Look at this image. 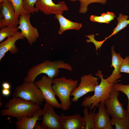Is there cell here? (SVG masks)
<instances>
[{
  "instance_id": "obj_25",
  "label": "cell",
  "mask_w": 129,
  "mask_h": 129,
  "mask_svg": "<svg viewBox=\"0 0 129 129\" xmlns=\"http://www.w3.org/2000/svg\"><path fill=\"white\" fill-rule=\"evenodd\" d=\"M38 0H23V7L26 12L31 14L35 12H38L39 10L35 6Z\"/></svg>"
},
{
  "instance_id": "obj_21",
  "label": "cell",
  "mask_w": 129,
  "mask_h": 129,
  "mask_svg": "<svg viewBox=\"0 0 129 129\" xmlns=\"http://www.w3.org/2000/svg\"><path fill=\"white\" fill-rule=\"evenodd\" d=\"M17 26H7L1 28L0 30V42L6 38L11 37L18 32Z\"/></svg>"
},
{
  "instance_id": "obj_7",
  "label": "cell",
  "mask_w": 129,
  "mask_h": 129,
  "mask_svg": "<svg viewBox=\"0 0 129 129\" xmlns=\"http://www.w3.org/2000/svg\"><path fill=\"white\" fill-rule=\"evenodd\" d=\"M99 78L93 76L91 74L82 76L78 85L71 94L70 96H73L72 101L77 102L79 98L87 93L94 92L95 87L98 85Z\"/></svg>"
},
{
  "instance_id": "obj_27",
  "label": "cell",
  "mask_w": 129,
  "mask_h": 129,
  "mask_svg": "<svg viewBox=\"0 0 129 129\" xmlns=\"http://www.w3.org/2000/svg\"><path fill=\"white\" fill-rule=\"evenodd\" d=\"M95 35L94 34H93L85 35V36L89 38V39L86 40V42L89 43L91 42L93 43L95 46L96 50L97 51L98 48H99V49H100L102 45L105 40L104 39L101 41H97L94 38Z\"/></svg>"
},
{
  "instance_id": "obj_5",
  "label": "cell",
  "mask_w": 129,
  "mask_h": 129,
  "mask_svg": "<svg viewBox=\"0 0 129 129\" xmlns=\"http://www.w3.org/2000/svg\"><path fill=\"white\" fill-rule=\"evenodd\" d=\"M12 97H20L39 106L42 104L44 99L42 91L34 82L24 81L15 87Z\"/></svg>"
},
{
  "instance_id": "obj_6",
  "label": "cell",
  "mask_w": 129,
  "mask_h": 129,
  "mask_svg": "<svg viewBox=\"0 0 129 129\" xmlns=\"http://www.w3.org/2000/svg\"><path fill=\"white\" fill-rule=\"evenodd\" d=\"M119 91L113 89L111 91L109 98L106 100L104 104L107 111L112 118H125L128 115L127 110L118 99Z\"/></svg>"
},
{
  "instance_id": "obj_2",
  "label": "cell",
  "mask_w": 129,
  "mask_h": 129,
  "mask_svg": "<svg viewBox=\"0 0 129 129\" xmlns=\"http://www.w3.org/2000/svg\"><path fill=\"white\" fill-rule=\"evenodd\" d=\"M5 107L6 109L0 111L1 115L17 118L24 116L32 117L40 109V106L31 101L18 97L10 99L6 103Z\"/></svg>"
},
{
  "instance_id": "obj_3",
  "label": "cell",
  "mask_w": 129,
  "mask_h": 129,
  "mask_svg": "<svg viewBox=\"0 0 129 129\" xmlns=\"http://www.w3.org/2000/svg\"><path fill=\"white\" fill-rule=\"evenodd\" d=\"M95 75L100 79V83L95 87L94 95L85 97L81 104L82 106L87 107L91 110L94 107H98L101 102L108 98L111 91L114 89V84L120 81L117 80L108 82L106 79H104V76L100 70H98Z\"/></svg>"
},
{
  "instance_id": "obj_14",
  "label": "cell",
  "mask_w": 129,
  "mask_h": 129,
  "mask_svg": "<svg viewBox=\"0 0 129 129\" xmlns=\"http://www.w3.org/2000/svg\"><path fill=\"white\" fill-rule=\"evenodd\" d=\"M25 38L21 32L18 31L11 37L1 42L0 43V60L8 51L12 54H16L18 49L16 45V42L18 40L24 39Z\"/></svg>"
},
{
  "instance_id": "obj_34",
  "label": "cell",
  "mask_w": 129,
  "mask_h": 129,
  "mask_svg": "<svg viewBox=\"0 0 129 129\" xmlns=\"http://www.w3.org/2000/svg\"><path fill=\"white\" fill-rule=\"evenodd\" d=\"M0 0V3L1 2H2L4 0Z\"/></svg>"
},
{
  "instance_id": "obj_31",
  "label": "cell",
  "mask_w": 129,
  "mask_h": 129,
  "mask_svg": "<svg viewBox=\"0 0 129 129\" xmlns=\"http://www.w3.org/2000/svg\"><path fill=\"white\" fill-rule=\"evenodd\" d=\"M10 91L9 89L3 88L1 91L2 95L5 96H9L10 94Z\"/></svg>"
},
{
  "instance_id": "obj_4",
  "label": "cell",
  "mask_w": 129,
  "mask_h": 129,
  "mask_svg": "<svg viewBox=\"0 0 129 129\" xmlns=\"http://www.w3.org/2000/svg\"><path fill=\"white\" fill-rule=\"evenodd\" d=\"M78 80L67 79L64 76L53 79L52 87L56 95L60 101L61 109L63 110L66 111L70 107V95L78 86Z\"/></svg>"
},
{
  "instance_id": "obj_23",
  "label": "cell",
  "mask_w": 129,
  "mask_h": 129,
  "mask_svg": "<svg viewBox=\"0 0 129 129\" xmlns=\"http://www.w3.org/2000/svg\"><path fill=\"white\" fill-rule=\"evenodd\" d=\"M73 2L79 1L80 5L79 10L80 13L84 14L87 11V7L91 3H100L104 5L106 3L107 0H70Z\"/></svg>"
},
{
  "instance_id": "obj_30",
  "label": "cell",
  "mask_w": 129,
  "mask_h": 129,
  "mask_svg": "<svg viewBox=\"0 0 129 129\" xmlns=\"http://www.w3.org/2000/svg\"><path fill=\"white\" fill-rule=\"evenodd\" d=\"M101 16L103 17L109 23L110 21L114 20L116 16L113 12H108L106 13H103L101 14Z\"/></svg>"
},
{
  "instance_id": "obj_13",
  "label": "cell",
  "mask_w": 129,
  "mask_h": 129,
  "mask_svg": "<svg viewBox=\"0 0 129 129\" xmlns=\"http://www.w3.org/2000/svg\"><path fill=\"white\" fill-rule=\"evenodd\" d=\"M104 101L100 102L98 112L94 114V121L95 129H113L111 123L110 116L104 104Z\"/></svg>"
},
{
  "instance_id": "obj_12",
  "label": "cell",
  "mask_w": 129,
  "mask_h": 129,
  "mask_svg": "<svg viewBox=\"0 0 129 129\" xmlns=\"http://www.w3.org/2000/svg\"><path fill=\"white\" fill-rule=\"evenodd\" d=\"M35 6L39 11L46 15L62 14L64 11L69 10L66 3L63 1L55 4L52 0H38Z\"/></svg>"
},
{
  "instance_id": "obj_1",
  "label": "cell",
  "mask_w": 129,
  "mask_h": 129,
  "mask_svg": "<svg viewBox=\"0 0 129 129\" xmlns=\"http://www.w3.org/2000/svg\"><path fill=\"white\" fill-rule=\"evenodd\" d=\"M63 69L69 71L72 70L71 66L61 60L51 61L46 60L32 67L28 71L24 81L34 82L37 77L41 74H44L49 78L53 79L58 75L59 69Z\"/></svg>"
},
{
  "instance_id": "obj_29",
  "label": "cell",
  "mask_w": 129,
  "mask_h": 129,
  "mask_svg": "<svg viewBox=\"0 0 129 129\" xmlns=\"http://www.w3.org/2000/svg\"><path fill=\"white\" fill-rule=\"evenodd\" d=\"M89 19L90 21L94 22H97L101 23H105L107 24L109 23L104 18L101 16H98L92 15L90 16Z\"/></svg>"
},
{
  "instance_id": "obj_15",
  "label": "cell",
  "mask_w": 129,
  "mask_h": 129,
  "mask_svg": "<svg viewBox=\"0 0 129 129\" xmlns=\"http://www.w3.org/2000/svg\"><path fill=\"white\" fill-rule=\"evenodd\" d=\"M63 129H85V121L80 114L67 116L62 114Z\"/></svg>"
},
{
  "instance_id": "obj_26",
  "label": "cell",
  "mask_w": 129,
  "mask_h": 129,
  "mask_svg": "<svg viewBox=\"0 0 129 129\" xmlns=\"http://www.w3.org/2000/svg\"><path fill=\"white\" fill-rule=\"evenodd\" d=\"M113 88L116 91L123 92L127 96L128 99V103L127 110L129 115V84L124 85L121 83H117L114 84Z\"/></svg>"
},
{
  "instance_id": "obj_18",
  "label": "cell",
  "mask_w": 129,
  "mask_h": 129,
  "mask_svg": "<svg viewBox=\"0 0 129 129\" xmlns=\"http://www.w3.org/2000/svg\"><path fill=\"white\" fill-rule=\"evenodd\" d=\"M54 18L58 20L59 23L60 28L58 32L59 34L69 30H79L82 27L81 23L71 21L64 16L62 14L55 15Z\"/></svg>"
},
{
  "instance_id": "obj_9",
  "label": "cell",
  "mask_w": 129,
  "mask_h": 129,
  "mask_svg": "<svg viewBox=\"0 0 129 129\" xmlns=\"http://www.w3.org/2000/svg\"><path fill=\"white\" fill-rule=\"evenodd\" d=\"M53 81V79L44 75L35 83L41 90L46 102L54 108H61V104L56 98V95L52 86Z\"/></svg>"
},
{
  "instance_id": "obj_19",
  "label": "cell",
  "mask_w": 129,
  "mask_h": 129,
  "mask_svg": "<svg viewBox=\"0 0 129 129\" xmlns=\"http://www.w3.org/2000/svg\"><path fill=\"white\" fill-rule=\"evenodd\" d=\"M128 16L124 15L121 13L120 14L117 18L118 23L117 26L113 30V33L108 37L105 38V40H106L113 35L116 34L119 31L126 27L129 24V19L128 20Z\"/></svg>"
},
{
  "instance_id": "obj_32",
  "label": "cell",
  "mask_w": 129,
  "mask_h": 129,
  "mask_svg": "<svg viewBox=\"0 0 129 129\" xmlns=\"http://www.w3.org/2000/svg\"><path fill=\"white\" fill-rule=\"evenodd\" d=\"M2 87L3 88L9 89L11 88V86L10 84L7 82H5L2 84Z\"/></svg>"
},
{
  "instance_id": "obj_22",
  "label": "cell",
  "mask_w": 129,
  "mask_h": 129,
  "mask_svg": "<svg viewBox=\"0 0 129 129\" xmlns=\"http://www.w3.org/2000/svg\"><path fill=\"white\" fill-rule=\"evenodd\" d=\"M112 125H114L116 129H129V116L125 118H112L111 119Z\"/></svg>"
},
{
  "instance_id": "obj_10",
  "label": "cell",
  "mask_w": 129,
  "mask_h": 129,
  "mask_svg": "<svg viewBox=\"0 0 129 129\" xmlns=\"http://www.w3.org/2000/svg\"><path fill=\"white\" fill-rule=\"evenodd\" d=\"M0 3V28L7 26H17L19 19L11 3L9 0H5Z\"/></svg>"
},
{
  "instance_id": "obj_16",
  "label": "cell",
  "mask_w": 129,
  "mask_h": 129,
  "mask_svg": "<svg viewBox=\"0 0 129 129\" xmlns=\"http://www.w3.org/2000/svg\"><path fill=\"white\" fill-rule=\"evenodd\" d=\"M42 110L39 109L35 112L32 116H24L16 118L17 121L15 123L16 129H33L38 120H41L40 117L42 115Z\"/></svg>"
},
{
  "instance_id": "obj_24",
  "label": "cell",
  "mask_w": 129,
  "mask_h": 129,
  "mask_svg": "<svg viewBox=\"0 0 129 129\" xmlns=\"http://www.w3.org/2000/svg\"><path fill=\"white\" fill-rule=\"evenodd\" d=\"M11 3L15 12L18 17L27 13L23 7V0H9Z\"/></svg>"
},
{
  "instance_id": "obj_17",
  "label": "cell",
  "mask_w": 129,
  "mask_h": 129,
  "mask_svg": "<svg viewBox=\"0 0 129 129\" xmlns=\"http://www.w3.org/2000/svg\"><path fill=\"white\" fill-rule=\"evenodd\" d=\"M114 49V46L112 45L111 48L112 64L110 67H113L114 70L111 75L106 79L109 83L118 80L122 76L120 72V69L123 59L121 57L120 54L117 53L115 52Z\"/></svg>"
},
{
  "instance_id": "obj_20",
  "label": "cell",
  "mask_w": 129,
  "mask_h": 129,
  "mask_svg": "<svg viewBox=\"0 0 129 129\" xmlns=\"http://www.w3.org/2000/svg\"><path fill=\"white\" fill-rule=\"evenodd\" d=\"M87 107H85L83 110V118L84 119L86 127L85 129H95L94 125V117L95 112V108H94L93 111L90 110L89 112Z\"/></svg>"
},
{
  "instance_id": "obj_8",
  "label": "cell",
  "mask_w": 129,
  "mask_h": 129,
  "mask_svg": "<svg viewBox=\"0 0 129 129\" xmlns=\"http://www.w3.org/2000/svg\"><path fill=\"white\" fill-rule=\"evenodd\" d=\"M53 108L47 102L44 103L41 124L42 129H63L61 117L55 112Z\"/></svg>"
},
{
  "instance_id": "obj_28",
  "label": "cell",
  "mask_w": 129,
  "mask_h": 129,
  "mask_svg": "<svg viewBox=\"0 0 129 129\" xmlns=\"http://www.w3.org/2000/svg\"><path fill=\"white\" fill-rule=\"evenodd\" d=\"M120 73H124L129 74V56H127L124 59L120 69Z\"/></svg>"
},
{
  "instance_id": "obj_11",
  "label": "cell",
  "mask_w": 129,
  "mask_h": 129,
  "mask_svg": "<svg viewBox=\"0 0 129 129\" xmlns=\"http://www.w3.org/2000/svg\"><path fill=\"white\" fill-rule=\"evenodd\" d=\"M30 14L26 13L19 17V25L18 27L21 30L22 34L26 38L30 44L36 41L39 34L37 29L33 26L30 20Z\"/></svg>"
},
{
  "instance_id": "obj_33",
  "label": "cell",
  "mask_w": 129,
  "mask_h": 129,
  "mask_svg": "<svg viewBox=\"0 0 129 129\" xmlns=\"http://www.w3.org/2000/svg\"><path fill=\"white\" fill-rule=\"evenodd\" d=\"M34 128L35 129H42L41 124L38 121H37L36 123Z\"/></svg>"
}]
</instances>
